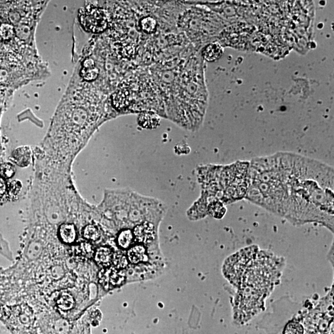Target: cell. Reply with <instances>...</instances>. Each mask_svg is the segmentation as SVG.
Wrapping results in <instances>:
<instances>
[{"label":"cell","instance_id":"cell-1","mask_svg":"<svg viewBox=\"0 0 334 334\" xmlns=\"http://www.w3.org/2000/svg\"><path fill=\"white\" fill-rule=\"evenodd\" d=\"M277 215L294 225L316 223L334 231V169L323 162L279 152Z\"/></svg>","mask_w":334,"mask_h":334},{"label":"cell","instance_id":"cell-2","mask_svg":"<svg viewBox=\"0 0 334 334\" xmlns=\"http://www.w3.org/2000/svg\"><path fill=\"white\" fill-rule=\"evenodd\" d=\"M282 257L257 246L244 248L226 260L223 271L235 288L234 318L247 323L263 310L265 301L279 284L284 267Z\"/></svg>","mask_w":334,"mask_h":334},{"label":"cell","instance_id":"cell-3","mask_svg":"<svg viewBox=\"0 0 334 334\" xmlns=\"http://www.w3.org/2000/svg\"><path fill=\"white\" fill-rule=\"evenodd\" d=\"M80 21L88 31L98 33L104 31L108 25L106 11L99 8L82 10L80 13Z\"/></svg>","mask_w":334,"mask_h":334},{"label":"cell","instance_id":"cell-4","mask_svg":"<svg viewBox=\"0 0 334 334\" xmlns=\"http://www.w3.org/2000/svg\"><path fill=\"white\" fill-rule=\"evenodd\" d=\"M100 284L105 289H110L119 287L124 283L125 275L122 270L115 267H105L99 274Z\"/></svg>","mask_w":334,"mask_h":334},{"label":"cell","instance_id":"cell-5","mask_svg":"<svg viewBox=\"0 0 334 334\" xmlns=\"http://www.w3.org/2000/svg\"><path fill=\"white\" fill-rule=\"evenodd\" d=\"M132 233L135 240L144 244L151 242L156 237L154 225L151 223L147 222L137 225Z\"/></svg>","mask_w":334,"mask_h":334},{"label":"cell","instance_id":"cell-6","mask_svg":"<svg viewBox=\"0 0 334 334\" xmlns=\"http://www.w3.org/2000/svg\"><path fill=\"white\" fill-rule=\"evenodd\" d=\"M71 252L72 256L83 260L91 259L95 254L94 247L88 242H81L74 246Z\"/></svg>","mask_w":334,"mask_h":334},{"label":"cell","instance_id":"cell-7","mask_svg":"<svg viewBox=\"0 0 334 334\" xmlns=\"http://www.w3.org/2000/svg\"><path fill=\"white\" fill-rule=\"evenodd\" d=\"M80 75L84 80L87 81L96 80L99 75V70L95 66V61L93 59L87 58L84 61Z\"/></svg>","mask_w":334,"mask_h":334},{"label":"cell","instance_id":"cell-8","mask_svg":"<svg viewBox=\"0 0 334 334\" xmlns=\"http://www.w3.org/2000/svg\"><path fill=\"white\" fill-rule=\"evenodd\" d=\"M137 122L143 128L155 129L161 124V119L156 114L144 112L139 115Z\"/></svg>","mask_w":334,"mask_h":334},{"label":"cell","instance_id":"cell-9","mask_svg":"<svg viewBox=\"0 0 334 334\" xmlns=\"http://www.w3.org/2000/svg\"><path fill=\"white\" fill-rule=\"evenodd\" d=\"M113 256L114 253L110 248L101 247L95 252L94 257L97 264L102 267H108L112 264Z\"/></svg>","mask_w":334,"mask_h":334},{"label":"cell","instance_id":"cell-10","mask_svg":"<svg viewBox=\"0 0 334 334\" xmlns=\"http://www.w3.org/2000/svg\"><path fill=\"white\" fill-rule=\"evenodd\" d=\"M223 49L218 43L209 44L203 49V56L205 60L209 62L217 60L222 55Z\"/></svg>","mask_w":334,"mask_h":334},{"label":"cell","instance_id":"cell-11","mask_svg":"<svg viewBox=\"0 0 334 334\" xmlns=\"http://www.w3.org/2000/svg\"><path fill=\"white\" fill-rule=\"evenodd\" d=\"M59 236L61 241L66 244H72L76 239L75 226L70 223H65L59 228Z\"/></svg>","mask_w":334,"mask_h":334},{"label":"cell","instance_id":"cell-12","mask_svg":"<svg viewBox=\"0 0 334 334\" xmlns=\"http://www.w3.org/2000/svg\"><path fill=\"white\" fill-rule=\"evenodd\" d=\"M127 258L131 263L134 264L144 261L147 258L146 249L141 245L134 246L127 252Z\"/></svg>","mask_w":334,"mask_h":334},{"label":"cell","instance_id":"cell-13","mask_svg":"<svg viewBox=\"0 0 334 334\" xmlns=\"http://www.w3.org/2000/svg\"><path fill=\"white\" fill-rule=\"evenodd\" d=\"M208 213L213 218L220 219L225 215L227 212L223 203L218 201H212L207 208Z\"/></svg>","mask_w":334,"mask_h":334},{"label":"cell","instance_id":"cell-14","mask_svg":"<svg viewBox=\"0 0 334 334\" xmlns=\"http://www.w3.org/2000/svg\"><path fill=\"white\" fill-rule=\"evenodd\" d=\"M133 239V233H132L131 230L126 229L123 230L118 236V245L122 249H127L132 244Z\"/></svg>","mask_w":334,"mask_h":334},{"label":"cell","instance_id":"cell-15","mask_svg":"<svg viewBox=\"0 0 334 334\" xmlns=\"http://www.w3.org/2000/svg\"><path fill=\"white\" fill-rule=\"evenodd\" d=\"M56 304L59 308L61 310H70L75 306V301L73 297L68 293L61 294L58 297Z\"/></svg>","mask_w":334,"mask_h":334},{"label":"cell","instance_id":"cell-16","mask_svg":"<svg viewBox=\"0 0 334 334\" xmlns=\"http://www.w3.org/2000/svg\"><path fill=\"white\" fill-rule=\"evenodd\" d=\"M15 35V28L11 24L3 23L0 25V41H11Z\"/></svg>","mask_w":334,"mask_h":334},{"label":"cell","instance_id":"cell-17","mask_svg":"<svg viewBox=\"0 0 334 334\" xmlns=\"http://www.w3.org/2000/svg\"><path fill=\"white\" fill-rule=\"evenodd\" d=\"M139 25L144 33L152 34L156 31L157 23L154 18L151 16H147L141 19Z\"/></svg>","mask_w":334,"mask_h":334},{"label":"cell","instance_id":"cell-18","mask_svg":"<svg viewBox=\"0 0 334 334\" xmlns=\"http://www.w3.org/2000/svg\"><path fill=\"white\" fill-rule=\"evenodd\" d=\"M83 236L87 240L95 242L99 239L100 234L99 230L95 226L88 225L84 228Z\"/></svg>","mask_w":334,"mask_h":334},{"label":"cell","instance_id":"cell-19","mask_svg":"<svg viewBox=\"0 0 334 334\" xmlns=\"http://www.w3.org/2000/svg\"><path fill=\"white\" fill-rule=\"evenodd\" d=\"M112 262L115 268L119 270L125 269L128 265L127 257L120 252L114 254Z\"/></svg>","mask_w":334,"mask_h":334},{"label":"cell","instance_id":"cell-20","mask_svg":"<svg viewBox=\"0 0 334 334\" xmlns=\"http://www.w3.org/2000/svg\"><path fill=\"white\" fill-rule=\"evenodd\" d=\"M304 328L301 324L297 322H291L287 324L284 330V334H303Z\"/></svg>","mask_w":334,"mask_h":334},{"label":"cell","instance_id":"cell-21","mask_svg":"<svg viewBox=\"0 0 334 334\" xmlns=\"http://www.w3.org/2000/svg\"><path fill=\"white\" fill-rule=\"evenodd\" d=\"M15 168L11 164L5 163L0 166V176L4 178H11L15 174Z\"/></svg>","mask_w":334,"mask_h":334},{"label":"cell","instance_id":"cell-22","mask_svg":"<svg viewBox=\"0 0 334 334\" xmlns=\"http://www.w3.org/2000/svg\"><path fill=\"white\" fill-rule=\"evenodd\" d=\"M18 182H16V181H14V182L11 183L9 185V191L13 194L18 193L19 189H20V186H18Z\"/></svg>","mask_w":334,"mask_h":334},{"label":"cell","instance_id":"cell-23","mask_svg":"<svg viewBox=\"0 0 334 334\" xmlns=\"http://www.w3.org/2000/svg\"><path fill=\"white\" fill-rule=\"evenodd\" d=\"M6 183L3 178L0 177V197L4 195L6 191Z\"/></svg>","mask_w":334,"mask_h":334}]
</instances>
